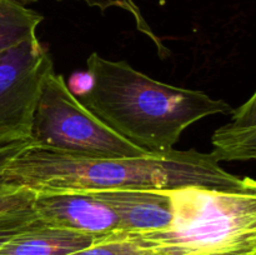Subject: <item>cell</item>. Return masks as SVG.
<instances>
[{
    "instance_id": "cell-6",
    "label": "cell",
    "mask_w": 256,
    "mask_h": 255,
    "mask_svg": "<svg viewBox=\"0 0 256 255\" xmlns=\"http://www.w3.org/2000/svg\"><path fill=\"white\" fill-rule=\"evenodd\" d=\"M34 208L44 224L95 239L119 229L112 208L90 192H35Z\"/></svg>"
},
{
    "instance_id": "cell-7",
    "label": "cell",
    "mask_w": 256,
    "mask_h": 255,
    "mask_svg": "<svg viewBox=\"0 0 256 255\" xmlns=\"http://www.w3.org/2000/svg\"><path fill=\"white\" fill-rule=\"evenodd\" d=\"M109 205L119 220L118 232L149 234L169 228L172 219L169 189L86 190Z\"/></svg>"
},
{
    "instance_id": "cell-3",
    "label": "cell",
    "mask_w": 256,
    "mask_h": 255,
    "mask_svg": "<svg viewBox=\"0 0 256 255\" xmlns=\"http://www.w3.org/2000/svg\"><path fill=\"white\" fill-rule=\"evenodd\" d=\"M169 228L136 234L162 255H256V192L169 189Z\"/></svg>"
},
{
    "instance_id": "cell-2",
    "label": "cell",
    "mask_w": 256,
    "mask_h": 255,
    "mask_svg": "<svg viewBox=\"0 0 256 255\" xmlns=\"http://www.w3.org/2000/svg\"><path fill=\"white\" fill-rule=\"evenodd\" d=\"M86 69L89 85L76 98L110 129L146 152H170L192 124L232 112L224 100L158 82L125 60L92 52Z\"/></svg>"
},
{
    "instance_id": "cell-10",
    "label": "cell",
    "mask_w": 256,
    "mask_h": 255,
    "mask_svg": "<svg viewBox=\"0 0 256 255\" xmlns=\"http://www.w3.org/2000/svg\"><path fill=\"white\" fill-rule=\"evenodd\" d=\"M44 20L40 12L14 0H0V54L20 42L36 36Z\"/></svg>"
},
{
    "instance_id": "cell-14",
    "label": "cell",
    "mask_w": 256,
    "mask_h": 255,
    "mask_svg": "<svg viewBox=\"0 0 256 255\" xmlns=\"http://www.w3.org/2000/svg\"><path fill=\"white\" fill-rule=\"evenodd\" d=\"M35 192L6 182H0V214L32 202Z\"/></svg>"
},
{
    "instance_id": "cell-9",
    "label": "cell",
    "mask_w": 256,
    "mask_h": 255,
    "mask_svg": "<svg viewBox=\"0 0 256 255\" xmlns=\"http://www.w3.org/2000/svg\"><path fill=\"white\" fill-rule=\"evenodd\" d=\"M95 238L40 222L0 245V255H69L94 242Z\"/></svg>"
},
{
    "instance_id": "cell-11",
    "label": "cell",
    "mask_w": 256,
    "mask_h": 255,
    "mask_svg": "<svg viewBox=\"0 0 256 255\" xmlns=\"http://www.w3.org/2000/svg\"><path fill=\"white\" fill-rule=\"evenodd\" d=\"M69 255H162L150 242L136 234L115 232L95 239L94 242Z\"/></svg>"
},
{
    "instance_id": "cell-1",
    "label": "cell",
    "mask_w": 256,
    "mask_h": 255,
    "mask_svg": "<svg viewBox=\"0 0 256 255\" xmlns=\"http://www.w3.org/2000/svg\"><path fill=\"white\" fill-rule=\"evenodd\" d=\"M2 179L34 192L178 189L190 185L256 192L254 180L230 174L210 152L195 149L98 159L48 150L32 142L10 162Z\"/></svg>"
},
{
    "instance_id": "cell-5",
    "label": "cell",
    "mask_w": 256,
    "mask_h": 255,
    "mask_svg": "<svg viewBox=\"0 0 256 255\" xmlns=\"http://www.w3.org/2000/svg\"><path fill=\"white\" fill-rule=\"evenodd\" d=\"M52 70L49 50L38 36L0 54V148L32 140L38 98Z\"/></svg>"
},
{
    "instance_id": "cell-15",
    "label": "cell",
    "mask_w": 256,
    "mask_h": 255,
    "mask_svg": "<svg viewBox=\"0 0 256 255\" xmlns=\"http://www.w3.org/2000/svg\"><path fill=\"white\" fill-rule=\"evenodd\" d=\"M32 142V140H26V142H16V144H12L8 145V146L0 148V182H5V180L2 179V174H4L5 169L9 166L10 162H12L18 155L22 154Z\"/></svg>"
},
{
    "instance_id": "cell-13",
    "label": "cell",
    "mask_w": 256,
    "mask_h": 255,
    "mask_svg": "<svg viewBox=\"0 0 256 255\" xmlns=\"http://www.w3.org/2000/svg\"><path fill=\"white\" fill-rule=\"evenodd\" d=\"M40 222L42 219L34 208V200L2 212L0 214V245Z\"/></svg>"
},
{
    "instance_id": "cell-12",
    "label": "cell",
    "mask_w": 256,
    "mask_h": 255,
    "mask_svg": "<svg viewBox=\"0 0 256 255\" xmlns=\"http://www.w3.org/2000/svg\"><path fill=\"white\" fill-rule=\"evenodd\" d=\"M56 2H68V0H56ZM75 2H86V5H89V6L92 8H98V9L102 10V12H104L105 10L110 9V8H120V9L125 10V12H129V14L134 18L135 24H136V29L154 42L155 46H156L158 49L159 56L166 58L168 55H170V50L165 46L164 42H162V39L152 32V29L150 28V25L148 24L146 19H145L144 15L142 14V10L139 9V6H138V4L135 2V0H75Z\"/></svg>"
},
{
    "instance_id": "cell-8",
    "label": "cell",
    "mask_w": 256,
    "mask_h": 255,
    "mask_svg": "<svg viewBox=\"0 0 256 255\" xmlns=\"http://www.w3.org/2000/svg\"><path fill=\"white\" fill-rule=\"evenodd\" d=\"M232 119L215 130L212 156L218 162H249L256 158V94L230 112Z\"/></svg>"
},
{
    "instance_id": "cell-16",
    "label": "cell",
    "mask_w": 256,
    "mask_h": 255,
    "mask_svg": "<svg viewBox=\"0 0 256 255\" xmlns=\"http://www.w3.org/2000/svg\"><path fill=\"white\" fill-rule=\"evenodd\" d=\"M14 2H19V4L25 5V6H26L28 4H32V2H36L38 0H14Z\"/></svg>"
},
{
    "instance_id": "cell-4",
    "label": "cell",
    "mask_w": 256,
    "mask_h": 255,
    "mask_svg": "<svg viewBox=\"0 0 256 255\" xmlns=\"http://www.w3.org/2000/svg\"><path fill=\"white\" fill-rule=\"evenodd\" d=\"M30 139L35 146L85 158L112 159L148 154L90 112L55 70L42 82Z\"/></svg>"
}]
</instances>
